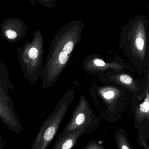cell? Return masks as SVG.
<instances>
[{
  "label": "cell",
  "instance_id": "6da1fadb",
  "mask_svg": "<svg viewBox=\"0 0 149 149\" xmlns=\"http://www.w3.org/2000/svg\"><path fill=\"white\" fill-rule=\"evenodd\" d=\"M44 38L40 31H34L32 40L17 49V58L24 77L31 84L36 83L43 68Z\"/></svg>",
  "mask_w": 149,
  "mask_h": 149
},
{
  "label": "cell",
  "instance_id": "7a4b0ae2",
  "mask_svg": "<svg viewBox=\"0 0 149 149\" xmlns=\"http://www.w3.org/2000/svg\"><path fill=\"white\" fill-rule=\"evenodd\" d=\"M64 105L59 104L41 124L30 149H47L57 134L66 113Z\"/></svg>",
  "mask_w": 149,
  "mask_h": 149
},
{
  "label": "cell",
  "instance_id": "3957f363",
  "mask_svg": "<svg viewBox=\"0 0 149 149\" xmlns=\"http://www.w3.org/2000/svg\"><path fill=\"white\" fill-rule=\"evenodd\" d=\"M99 119L92 114L90 111H78L71 120L58 135L60 137L72 131L84 128L88 131L89 134L94 132L99 125Z\"/></svg>",
  "mask_w": 149,
  "mask_h": 149
},
{
  "label": "cell",
  "instance_id": "277c9868",
  "mask_svg": "<svg viewBox=\"0 0 149 149\" xmlns=\"http://www.w3.org/2000/svg\"><path fill=\"white\" fill-rule=\"evenodd\" d=\"M1 34L9 43H15L26 35L28 27L26 24L17 17L4 19L0 25Z\"/></svg>",
  "mask_w": 149,
  "mask_h": 149
},
{
  "label": "cell",
  "instance_id": "5b68a950",
  "mask_svg": "<svg viewBox=\"0 0 149 149\" xmlns=\"http://www.w3.org/2000/svg\"><path fill=\"white\" fill-rule=\"evenodd\" d=\"M0 120L8 129L19 134L22 133L23 127L20 122L18 115L15 108L10 107L0 95Z\"/></svg>",
  "mask_w": 149,
  "mask_h": 149
},
{
  "label": "cell",
  "instance_id": "8992f818",
  "mask_svg": "<svg viewBox=\"0 0 149 149\" xmlns=\"http://www.w3.org/2000/svg\"><path fill=\"white\" fill-rule=\"evenodd\" d=\"M86 134H89L84 128L72 131L63 136L57 137L55 144L51 149H72L76 146L80 137Z\"/></svg>",
  "mask_w": 149,
  "mask_h": 149
},
{
  "label": "cell",
  "instance_id": "52a82bcc",
  "mask_svg": "<svg viewBox=\"0 0 149 149\" xmlns=\"http://www.w3.org/2000/svg\"><path fill=\"white\" fill-rule=\"evenodd\" d=\"M9 76V73L5 65L0 61V95L10 107L15 108L14 102L8 93L9 90L15 93V90L10 81Z\"/></svg>",
  "mask_w": 149,
  "mask_h": 149
},
{
  "label": "cell",
  "instance_id": "ba28073f",
  "mask_svg": "<svg viewBox=\"0 0 149 149\" xmlns=\"http://www.w3.org/2000/svg\"><path fill=\"white\" fill-rule=\"evenodd\" d=\"M115 139L117 149H134L130 144L127 133L124 129L120 128L115 132Z\"/></svg>",
  "mask_w": 149,
  "mask_h": 149
},
{
  "label": "cell",
  "instance_id": "9c48e42d",
  "mask_svg": "<svg viewBox=\"0 0 149 149\" xmlns=\"http://www.w3.org/2000/svg\"><path fill=\"white\" fill-rule=\"evenodd\" d=\"M82 149H105L101 141H92Z\"/></svg>",
  "mask_w": 149,
  "mask_h": 149
},
{
  "label": "cell",
  "instance_id": "30bf717a",
  "mask_svg": "<svg viewBox=\"0 0 149 149\" xmlns=\"http://www.w3.org/2000/svg\"><path fill=\"white\" fill-rule=\"evenodd\" d=\"M145 45V42L142 38L139 37L136 38L135 41V47L138 50L142 51L143 50Z\"/></svg>",
  "mask_w": 149,
  "mask_h": 149
},
{
  "label": "cell",
  "instance_id": "8fae6325",
  "mask_svg": "<svg viewBox=\"0 0 149 149\" xmlns=\"http://www.w3.org/2000/svg\"><path fill=\"white\" fill-rule=\"evenodd\" d=\"M120 80L124 84H129L132 83L133 80L132 78L127 74H122L120 76Z\"/></svg>",
  "mask_w": 149,
  "mask_h": 149
},
{
  "label": "cell",
  "instance_id": "7c38bea8",
  "mask_svg": "<svg viewBox=\"0 0 149 149\" xmlns=\"http://www.w3.org/2000/svg\"><path fill=\"white\" fill-rule=\"evenodd\" d=\"M40 4L47 7L52 6L53 0H36Z\"/></svg>",
  "mask_w": 149,
  "mask_h": 149
},
{
  "label": "cell",
  "instance_id": "4fadbf2b",
  "mask_svg": "<svg viewBox=\"0 0 149 149\" xmlns=\"http://www.w3.org/2000/svg\"><path fill=\"white\" fill-rule=\"evenodd\" d=\"M94 63L95 65L98 66H104L106 64L105 62L103 60L98 59V58H96L94 60Z\"/></svg>",
  "mask_w": 149,
  "mask_h": 149
},
{
  "label": "cell",
  "instance_id": "5bb4252c",
  "mask_svg": "<svg viewBox=\"0 0 149 149\" xmlns=\"http://www.w3.org/2000/svg\"><path fill=\"white\" fill-rule=\"evenodd\" d=\"M114 96V93L113 91H108L104 94V97L106 99H112Z\"/></svg>",
  "mask_w": 149,
  "mask_h": 149
},
{
  "label": "cell",
  "instance_id": "9a60e30c",
  "mask_svg": "<svg viewBox=\"0 0 149 149\" xmlns=\"http://www.w3.org/2000/svg\"><path fill=\"white\" fill-rule=\"evenodd\" d=\"M6 141H3L2 136L0 135V149H2L3 148V146L6 144Z\"/></svg>",
  "mask_w": 149,
  "mask_h": 149
}]
</instances>
